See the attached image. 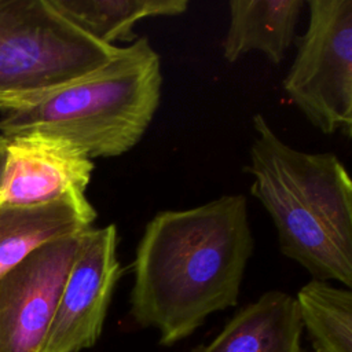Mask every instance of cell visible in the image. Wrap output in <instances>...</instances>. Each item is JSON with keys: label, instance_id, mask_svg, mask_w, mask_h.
<instances>
[{"label": "cell", "instance_id": "11", "mask_svg": "<svg viewBox=\"0 0 352 352\" xmlns=\"http://www.w3.org/2000/svg\"><path fill=\"white\" fill-rule=\"evenodd\" d=\"M304 0H232L228 3V28L223 40V58L236 62L258 51L279 65L296 41Z\"/></svg>", "mask_w": 352, "mask_h": 352}, {"label": "cell", "instance_id": "5", "mask_svg": "<svg viewBox=\"0 0 352 352\" xmlns=\"http://www.w3.org/2000/svg\"><path fill=\"white\" fill-rule=\"evenodd\" d=\"M308 26L282 88L324 135L352 136V0H309Z\"/></svg>", "mask_w": 352, "mask_h": 352}, {"label": "cell", "instance_id": "10", "mask_svg": "<svg viewBox=\"0 0 352 352\" xmlns=\"http://www.w3.org/2000/svg\"><path fill=\"white\" fill-rule=\"evenodd\" d=\"M296 298L270 290L238 311L217 337L194 352H301Z\"/></svg>", "mask_w": 352, "mask_h": 352}, {"label": "cell", "instance_id": "4", "mask_svg": "<svg viewBox=\"0 0 352 352\" xmlns=\"http://www.w3.org/2000/svg\"><path fill=\"white\" fill-rule=\"evenodd\" d=\"M118 47L85 33L51 0H0V111L100 69Z\"/></svg>", "mask_w": 352, "mask_h": 352}, {"label": "cell", "instance_id": "14", "mask_svg": "<svg viewBox=\"0 0 352 352\" xmlns=\"http://www.w3.org/2000/svg\"><path fill=\"white\" fill-rule=\"evenodd\" d=\"M3 165H4V147H3V140H1V138H0V180H1Z\"/></svg>", "mask_w": 352, "mask_h": 352}, {"label": "cell", "instance_id": "1", "mask_svg": "<svg viewBox=\"0 0 352 352\" xmlns=\"http://www.w3.org/2000/svg\"><path fill=\"white\" fill-rule=\"evenodd\" d=\"M253 250L242 194L158 212L135 250L131 315L157 329L162 344L188 337L209 315L236 304Z\"/></svg>", "mask_w": 352, "mask_h": 352}, {"label": "cell", "instance_id": "13", "mask_svg": "<svg viewBox=\"0 0 352 352\" xmlns=\"http://www.w3.org/2000/svg\"><path fill=\"white\" fill-rule=\"evenodd\" d=\"M294 298L315 352H352L351 289L312 279Z\"/></svg>", "mask_w": 352, "mask_h": 352}, {"label": "cell", "instance_id": "3", "mask_svg": "<svg viewBox=\"0 0 352 352\" xmlns=\"http://www.w3.org/2000/svg\"><path fill=\"white\" fill-rule=\"evenodd\" d=\"M162 81L158 52L147 37H138L100 69L36 102L1 110V138L41 132L70 140L91 160L122 155L150 126Z\"/></svg>", "mask_w": 352, "mask_h": 352}, {"label": "cell", "instance_id": "7", "mask_svg": "<svg viewBox=\"0 0 352 352\" xmlns=\"http://www.w3.org/2000/svg\"><path fill=\"white\" fill-rule=\"evenodd\" d=\"M81 234L41 246L0 278V352L41 351Z\"/></svg>", "mask_w": 352, "mask_h": 352}, {"label": "cell", "instance_id": "9", "mask_svg": "<svg viewBox=\"0 0 352 352\" xmlns=\"http://www.w3.org/2000/svg\"><path fill=\"white\" fill-rule=\"evenodd\" d=\"M98 213L87 197L43 205H0V278L41 246L94 227Z\"/></svg>", "mask_w": 352, "mask_h": 352}, {"label": "cell", "instance_id": "6", "mask_svg": "<svg viewBox=\"0 0 352 352\" xmlns=\"http://www.w3.org/2000/svg\"><path fill=\"white\" fill-rule=\"evenodd\" d=\"M117 243L116 224L81 234L40 352H80L96 342L121 276Z\"/></svg>", "mask_w": 352, "mask_h": 352}, {"label": "cell", "instance_id": "8", "mask_svg": "<svg viewBox=\"0 0 352 352\" xmlns=\"http://www.w3.org/2000/svg\"><path fill=\"white\" fill-rule=\"evenodd\" d=\"M1 140L0 205L32 206L87 197L94 160L70 140L41 132Z\"/></svg>", "mask_w": 352, "mask_h": 352}, {"label": "cell", "instance_id": "2", "mask_svg": "<svg viewBox=\"0 0 352 352\" xmlns=\"http://www.w3.org/2000/svg\"><path fill=\"white\" fill-rule=\"evenodd\" d=\"M246 170L252 195L276 230L282 254L314 279L352 286V180L333 153H307L283 142L267 118L252 120Z\"/></svg>", "mask_w": 352, "mask_h": 352}, {"label": "cell", "instance_id": "12", "mask_svg": "<svg viewBox=\"0 0 352 352\" xmlns=\"http://www.w3.org/2000/svg\"><path fill=\"white\" fill-rule=\"evenodd\" d=\"M51 3L85 33L109 45L133 43L139 37L135 25L146 18L177 16L188 8L187 0H51Z\"/></svg>", "mask_w": 352, "mask_h": 352}]
</instances>
